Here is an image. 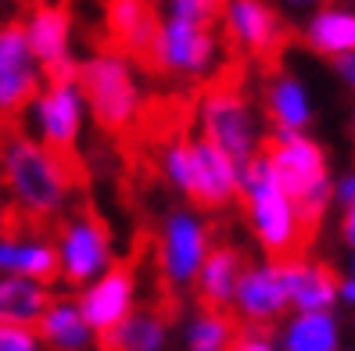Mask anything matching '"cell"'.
<instances>
[{"instance_id": "cell-1", "label": "cell", "mask_w": 355, "mask_h": 351, "mask_svg": "<svg viewBox=\"0 0 355 351\" xmlns=\"http://www.w3.org/2000/svg\"><path fill=\"white\" fill-rule=\"evenodd\" d=\"M262 154L269 161V169H273L280 190L295 204L305 240L312 244L323 222V208L330 201L327 158L320 151V143H312L305 133H273L262 140Z\"/></svg>"}, {"instance_id": "cell-2", "label": "cell", "mask_w": 355, "mask_h": 351, "mask_svg": "<svg viewBox=\"0 0 355 351\" xmlns=\"http://www.w3.org/2000/svg\"><path fill=\"white\" fill-rule=\"evenodd\" d=\"M237 194L244 197L252 230H255L259 244L273 255V262L302 258L309 240L302 233L298 212H295V204L287 201V194L280 190V183H277V176L269 169L262 151L237 169Z\"/></svg>"}, {"instance_id": "cell-3", "label": "cell", "mask_w": 355, "mask_h": 351, "mask_svg": "<svg viewBox=\"0 0 355 351\" xmlns=\"http://www.w3.org/2000/svg\"><path fill=\"white\" fill-rule=\"evenodd\" d=\"M0 169H4V187L29 215H54L69 197L65 165L36 140L15 136L0 154Z\"/></svg>"}, {"instance_id": "cell-4", "label": "cell", "mask_w": 355, "mask_h": 351, "mask_svg": "<svg viewBox=\"0 0 355 351\" xmlns=\"http://www.w3.org/2000/svg\"><path fill=\"white\" fill-rule=\"evenodd\" d=\"M79 97L108 133L130 129L140 115V90L130 72V61L115 51H97L94 57L79 61Z\"/></svg>"}, {"instance_id": "cell-5", "label": "cell", "mask_w": 355, "mask_h": 351, "mask_svg": "<svg viewBox=\"0 0 355 351\" xmlns=\"http://www.w3.org/2000/svg\"><path fill=\"white\" fill-rule=\"evenodd\" d=\"M201 140L219 147L237 169L259 154L255 111L248 105V97L234 87H216L201 97Z\"/></svg>"}, {"instance_id": "cell-6", "label": "cell", "mask_w": 355, "mask_h": 351, "mask_svg": "<svg viewBox=\"0 0 355 351\" xmlns=\"http://www.w3.org/2000/svg\"><path fill=\"white\" fill-rule=\"evenodd\" d=\"M40 65L36 57L29 54L26 44V26L8 22L0 26V118L18 115L33 97H40Z\"/></svg>"}, {"instance_id": "cell-7", "label": "cell", "mask_w": 355, "mask_h": 351, "mask_svg": "<svg viewBox=\"0 0 355 351\" xmlns=\"http://www.w3.org/2000/svg\"><path fill=\"white\" fill-rule=\"evenodd\" d=\"M219 57V36L212 26H191L180 18H162V33H158V69L187 75V79H201L212 72Z\"/></svg>"}, {"instance_id": "cell-8", "label": "cell", "mask_w": 355, "mask_h": 351, "mask_svg": "<svg viewBox=\"0 0 355 351\" xmlns=\"http://www.w3.org/2000/svg\"><path fill=\"white\" fill-rule=\"evenodd\" d=\"M58 258H61V273H65L69 283H94L97 276L112 269V237L90 215L72 219L61 230Z\"/></svg>"}, {"instance_id": "cell-9", "label": "cell", "mask_w": 355, "mask_h": 351, "mask_svg": "<svg viewBox=\"0 0 355 351\" xmlns=\"http://www.w3.org/2000/svg\"><path fill=\"white\" fill-rule=\"evenodd\" d=\"M208 230L194 212H173L162 230V273L169 283H194L208 258Z\"/></svg>"}, {"instance_id": "cell-10", "label": "cell", "mask_w": 355, "mask_h": 351, "mask_svg": "<svg viewBox=\"0 0 355 351\" xmlns=\"http://www.w3.org/2000/svg\"><path fill=\"white\" fill-rule=\"evenodd\" d=\"M137 301V280L130 265H112L104 276L87 283V291L79 294V312L87 319V326L97 337H104L108 330H115L126 316H133Z\"/></svg>"}, {"instance_id": "cell-11", "label": "cell", "mask_w": 355, "mask_h": 351, "mask_svg": "<svg viewBox=\"0 0 355 351\" xmlns=\"http://www.w3.org/2000/svg\"><path fill=\"white\" fill-rule=\"evenodd\" d=\"M108 18V36L115 44V54L133 57L140 65L158 69V33H162V18L155 15V8L137 4V0H119L108 4L104 11Z\"/></svg>"}, {"instance_id": "cell-12", "label": "cell", "mask_w": 355, "mask_h": 351, "mask_svg": "<svg viewBox=\"0 0 355 351\" xmlns=\"http://www.w3.org/2000/svg\"><path fill=\"white\" fill-rule=\"evenodd\" d=\"M223 26L226 36L234 39L237 47H244L255 57H269L273 61L284 47V22L273 8L255 4V0H234V4H223Z\"/></svg>"}, {"instance_id": "cell-13", "label": "cell", "mask_w": 355, "mask_h": 351, "mask_svg": "<svg viewBox=\"0 0 355 351\" xmlns=\"http://www.w3.org/2000/svg\"><path fill=\"white\" fill-rule=\"evenodd\" d=\"M36 118H40V136L51 154H69L79 140L83 126V97L76 82L65 87H47L36 97Z\"/></svg>"}, {"instance_id": "cell-14", "label": "cell", "mask_w": 355, "mask_h": 351, "mask_svg": "<svg viewBox=\"0 0 355 351\" xmlns=\"http://www.w3.org/2000/svg\"><path fill=\"white\" fill-rule=\"evenodd\" d=\"M191 197L201 208H226L237 197V165L208 140H191Z\"/></svg>"}, {"instance_id": "cell-15", "label": "cell", "mask_w": 355, "mask_h": 351, "mask_svg": "<svg viewBox=\"0 0 355 351\" xmlns=\"http://www.w3.org/2000/svg\"><path fill=\"white\" fill-rule=\"evenodd\" d=\"M241 316L252 323V326H266L287 312V283L277 262H266V265H252L244 269L237 280V294H234Z\"/></svg>"}, {"instance_id": "cell-16", "label": "cell", "mask_w": 355, "mask_h": 351, "mask_svg": "<svg viewBox=\"0 0 355 351\" xmlns=\"http://www.w3.org/2000/svg\"><path fill=\"white\" fill-rule=\"evenodd\" d=\"M26 44L29 54L36 57L40 69L58 65V61L72 57L69 44H72V11L58 8V4H36L33 15L26 18Z\"/></svg>"}, {"instance_id": "cell-17", "label": "cell", "mask_w": 355, "mask_h": 351, "mask_svg": "<svg viewBox=\"0 0 355 351\" xmlns=\"http://www.w3.org/2000/svg\"><path fill=\"white\" fill-rule=\"evenodd\" d=\"M284 283H287V298L298 308V316L305 312H327L334 305V298L341 294V280L334 276V269L327 265H312L305 258H291V262H277Z\"/></svg>"}, {"instance_id": "cell-18", "label": "cell", "mask_w": 355, "mask_h": 351, "mask_svg": "<svg viewBox=\"0 0 355 351\" xmlns=\"http://www.w3.org/2000/svg\"><path fill=\"white\" fill-rule=\"evenodd\" d=\"M244 273V258L234 244H219L208 251L201 273H198V298L205 308H212V312H223V308L234 301L237 294V280Z\"/></svg>"}, {"instance_id": "cell-19", "label": "cell", "mask_w": 355, "mask_h": 351, "mask_svg": "<svg viewBox=\"0 0 355 351\" xmlns=\"http://www.w3.org/2000/svg\"><path fill=\"white\" fill-rule=\"evenodd\" d=\"M36 334L54 351H90L97 344V334L87 326L79 305L72 301H51V308L36 323Z\"/></svg>"}, {"instance_id": "cell-20", "label": "cell", "mask_w": 355, "mask_h": 351, "mask_svg": "<svg viewBox=\"0 0 355 351\" xmlns=\"http://www.w3.org/2000/svg\"><path fill=\"white\" fill-rule=\"evenodd\" d=\"M0 273L18 276V280H33V283H47L61 273V258L58 247L51 244H18V240H0Z\"/></svg>"}, {"instance_id": "cell-21", "label": "cell", "mask_w": 355, "mask_h": 351, "mask_svg": "<svg viewBox=\"0 0 355 351\" xmlns=\"http://www.w3.org/2000/svg\"><path fill=\"white\" fill-rule=\"evenodd\" d=\"M51 308V291L44 283L0 276V326H33Z\"/></svg>"}, {"instance_id": "cell-22", "label": "cell", "mask_w": 355, "mask_h": 351, "mask_svg": "<svg viewBox=\"0 0 355 351\" xmlns=\"http://www.w3.org/2000/svg\"><path fill=\"white\" fill-rule=\"evenodd\" d=\"M169 341V326L158 312H133L115 330L97 337L101 351H162Z\"/></svg>"}, {"instance_id": "cell-23", "label": "cell", "mask_w": 355, "mask_h": 351, "mask_svg": "<svg viewBox=\"0 0 355 351\" xmlns=\"http://www.w3.org/2000/svg\"><path fill=\"white\" fill-rule=\"evenodd\" d=\"M305 39H309L312 51H320L334 61L348 57V54H355V15L338 11V8L316 11L312 22L305 26Z\"/></svg>"}, {"instance_id": "cell-24", "label": "cell", "mask_w": 355, "mask_h": 351, "mask_svg": "<svg viewBox=\"0 0 355 351\" xmlns=\"http://www.w3.org/2000/svg\"><path fill=\"white\" fill-rule=\"evenodd\" d=\"M266 115L273 118L277 133H302V126L309 122V97L305 87L295 75H277L273 87L266 90Z\"/></svg>"}, {"instance_id": "cell-25", "label": "cell", "mask_w": 355, "mask_h": 351, "mask_svg": "<svg viewBox=\"0 0 355 351\" xmlns=\"http://www.w3.org/2000/svg\"><path fill=\"white\" fill-rule=\"evenodd\" d=\"M284 351H338V323L330 312L295 316L284 330Z\"/></svg>"}, {"instance_id": "cell-26", "label": "cell", "mask_w": 355, "mask_h": 351, "mask_svg": "<svg viewBox=\"0 0 355 351\" xmlns=\"http://www.w3.org/2000/svg\"><path fill=\"white\" fill-rule=\"evenodd\" d=\"M237 337V326L226 312H212V308H201V312L187 323L183 344L187 351H226Z\"/></svg>"}, {"instance_id": "cell-27", "label": "cell", "mask_w": 355, "mask_h": 351, "mask_svg": "<svg viewBox=\"0 0 355 351\" xmlns=\"http://www.w3.org/2000/svg\"><path fill=\"white\" fill-rule=\"evenodd\" d=\"M223 15V4H208V0H173L165 18H180L191 26H216V18Z\"/></svg>"}, {"instance_id": "cell-28", "label": "cell", "mask_w": 355, "mask_h": 351, "mask_svg": "<svg viewBox=\"0 0 355 351\" xmlns=\"http://www.w3.org/2000/svg\"><path fill=\"white\" fill-rule=\"evenodd\" d=\"M0 351H44V341L29 326H0Z\"/></svg>"}, {"instance_id": "cell-29", "label": "cell", "mask_w": 355, "mask_h": 351, "mask_svg": "<svg viewBox=\"0 0 355 351\" xmlns=\"http://www.w3.org/2000/svg\"><path fill=\"white\" fill-rule=\"evenodd\" d=\"M226 351H277V344L269 341V334H262V330H241Z\"/></svg>"}, {"instance_id": "cell-30", "label": "cell", "mask_w": 355, "mask_h": 351, "mask_svg": "<svg viewBox=\"0 0 355 351\" xmlns=\"http://www.w3.org/2000/svg\"><path fill=\"white\" fill-rule=\"evenodd\" d=\"M338 201L345 204V208H352V204H355V172L338 183Z\"/></svg>"}, {"instance_id": "cell-31", "label": "cell", "mask_w": 355, "mask_h": 351, "mask_svg": "<svg viewBox=\"0 0 355 351\" xmlns=\"http://www.w3.org/2000/svg\"><path fill=\"white\" fill-rule=\"evenodd\" d=\"M341 230H345V240L348 244H355V204L345 212V222H341Z\"/></svg>"}, {"instance_id": "cell-32", "label": "cell", "mask_w": 355, "mask_h": 351, "mask_svg": "<svg viewBox=\"0 0 355 351\" xmlns=\"http://www.w3.org/2000/svg\"><path fill=\"white\" fill-rule=\"evenodd\" d=\"M341 298H348V301H355V280H348V283H341Z\"/></svg>"}, {"instance_id": "cell-33", "label": "cell", "mask_w": 355, "mask_h": 351, "mask_svg": "<svg viewBox=\"0 0 355 351\" xmlns=\"http://www.w3.org/2000/svg\"><path fill=\"white\" fill-rule=\"evenodd\" d=\"M352 269H355V265H352Z\"/></svg>"}]
</instances>
